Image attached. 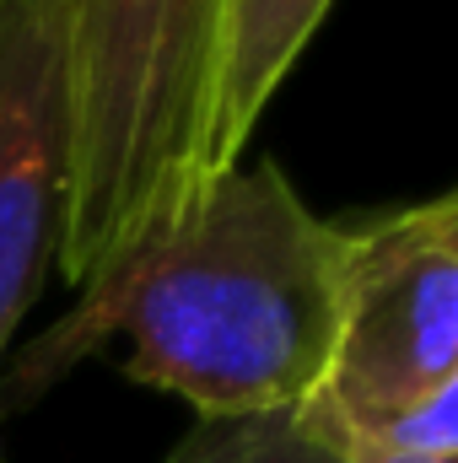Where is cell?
Listing matches in <instances>:
<instances>
[{
  "label": "cell",
  "instance_id": "7",
  "mask_svg": "<svg viewBox=\"0 0 458 463\" xmlns=\"http://www.w3.org/2000/svg\"><path fill=\"white\" fill-rule=\"evenodd\" d=\"M350 453H372V458H458V383L437 388L415 410L394 415L388 426H377Z\"/></svg>",
  "mask_w": 458,
  "mask_h": 463
},
{
  "label": "cell",
  "instance_id": "1",
  "mask_svg": "<svg viewBox=\"0 0 458 463\" xmlns=\"http://www.w3.org/2000/svg\"><path fill=\"white\" fill-rule=\"evenodd\" d=\"M114 340L129 383L184 399L200 420L308 410L335 345V232L281 162H237L114 253L11 361L0 415L33 410Z\"/></svg>",
  "mask_w": 458,
  "mask_h": 463
},
{
  "label": "cell",
  "instance_id": "4",
  "mask_svg": "<svg viewBox=\"0 0 458 463\" xmlns=\"http://www.w3.org/2000/svg\"><path fill=\"white\" fill-rule=\"evenodd\" d=\"M65 178V0H0V366L54 269Z\"/></svg>",
  "mask_w": 458,
  "mask_h": 463
},
{
  "label": "cell",
  "instance_id": "6",
  "mask_svg": "<svg viewBox=\"0 0 458 463\" xmlns=\"http://www.w3.org/2000/svg\"><path fill=\"white\" fill-rule=\"evenodd\" d=\"M162 463H345V442L324 415H253V420H195Z\"/></svg>",
  "mask_w": 458,
  "mask_h": 463
},
{
  "label": "cell",
  "instance_id": "2",
  "mask_svg": "<svg viewBox=\"0 0 458 463\" xmlns=\"http://www.w3.org/2000/svg\"><path fill=\"white\" fill-rule=\"evenodd\" d=\"M222 49L227 0H65L54 269L76 291L222 178Z\"/></svg>",
  "mask_w": 458,
  "mask_h": 463
},
{
  "label": "cell",
  "instance_id": "5",
  "mask_svg": "<svg viewBox=\"0 0 458 463\" xmlns=\"http://www.w3.org/2000/svg\"><path fill=\"white\" fill-rule=\"evenodd\" d=\"M335 0H227V49H222V109H216V162L232 173L243 146L281 81L297 71L302 49L324 27Z\"/></svg>",
  "mask_w": 458,
  "mask_h": 463
},
{
  "label": "cell",
  "instance_id": "3",
  "mask_svg": "<svg viewBox=\"0 0 458 463\" xmlns=\"http://www.w3.org/2000/svg\"><path fill=\"white\" fill-rule=\"evenodd\" d=\"M335 232V345L313 415L367 442L394 415L458 383V194L356 211Z\"/></svg>",
  "mask_w": 458,
  "mask_h": 463
},
{
  "label": "cell",
  "instance_id": "8",
  "mask_svg": "<svg viewBox=\"0 0 458 463\" xmlns=\"http://www.w3.org/2000/svg\"><path fill=\"white\" fill-rule=\"evenodd\" d=\"M345 463H458V458H372V453H350Z\"/></svg>",
  "mask_w": 458,
  "mask_h": 463
}]
</instances>
